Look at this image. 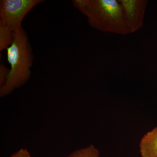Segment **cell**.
<instances>
[{
  "mask_svg": "<svg viewBox=\"0 0 157 157\" xmlns=\"http://www.w3.org/2000/svg\"><path fill=\"white\" fill-rule=\"evenodd\" d=\"M73 6L87 18L90 26L105 33H132L123 11L116 0H74Z\"/></svg>",
  "mask_w": 157,
  "mask_h": 157,
  "instance_id": "1",
  "label": "cell"
},
{
  "mask_svg": "<svg viewBox=\"0 0 157 157\" xmlns=\"http://www.w3.org/2000/svg\"><path fill=\"white\" fill-rule=\"evenodd\" d=\"M7 60L10 65L6 83L0 88V96L5 97L28 81L33 60L27 34L23 27L15 31L13 42L7 49Z\"/></svg>",
  "mask_w": 157,
  "mask_h": 157,
  "instance_id": "2",
  "label": "cell"
},
{
  "mask_svg": "<svg viewBox=\"0 0 157 157\" xmlns=\"http://www.w3.org/2000/svg\"><path fill=\"white\" fill-rule=\"evenodd\" d=\"M43 0H2L0 2V25L13 32L22 27L24 18Z\"/></svg>",
  "mask_w": 157,
  "mask_h": 157,
  "instance_id": "3",
  "label": "cell"
},
{
  "mask_svg": "<svg viewBox=\"0 0 157 157\" xmlns=\"http://www.w3.org/2000/svg\"><path fill=\"white\" fill-rule=\"evenodd\" d=\"M120 4L132 33L142 27L148 1L147 0H120Z\"/></svg>",
  "mask_w": 157,
  "mask_h": 157,
  "instance_id": "4",
  "label": "cell"
},
{
  "mask_svg": "<svg viewBox=\"0 0 157 157\" xmlns=\"http://www.w3.org/2000/svg\"><path fill=\"white\" fill-rule=\"evenodd\" d=\"M139 148L141 157H157V127L144 135Z\"/></svg>",
  "mask_w": 157,
  "mask_h": 157,
  "instance_id": "5",
  "label": "cell"
},
{
  "mask_svg": "<svg viewBox=\"0 0 157 157\" xmlns=\"http://www.w3.org/2000/svg\"><path fill=\"white\" fill-rule=\"evenodd\" d=\"M14 32L3 26L0 25V51H3L11 45L13 42Z\"/></svg>",
  "mask_w": 157,
  "mask_h": 157,
  "instance_id": "6",
  "label": "cell"
},
{
  "mask_svg": "<svg viewBox=\"0 0 157 157\" xmlns=\"http://www.w3.org/2000/svg\"><path fill=\"white\" fill-rule=\"evenodd\" d=\"M67 157H100V152L93 145L77 150Z\"/></svg>",
  "mask_w": 157,
  "mask_h": 157,
  "instance_id": "7",
  "label": "cell"
},
{
  "mask_svg": "<svg viewBox=\"0 0 157 157\" xmlns=\"http://www.w3.org/2000/svg\"><path fill=\"white\" fill-rule=\"evenodd\" d=\"M9 73V69L3 63L0 65V88L6 83Z\"/></svg>",
  "mask_w": 157,
  "mask_h": 157,
  "instance_id": "8",
  "label": "cell"
},
{
  "mask_svg": "<svg viewBox=\"0 0 157 157\" xmlns=\"http://www.w3.org/2000/svg\"><path fill=\"white\" fill-rule=\"evenodd\" d=\"M10 157H31L28 151L25 149H21Z\"/></svg>",
  "mask_w": 157,
  "mask_h": 157,
  "instance_id": "9",
  "label": "cell"
}]
</instances>
